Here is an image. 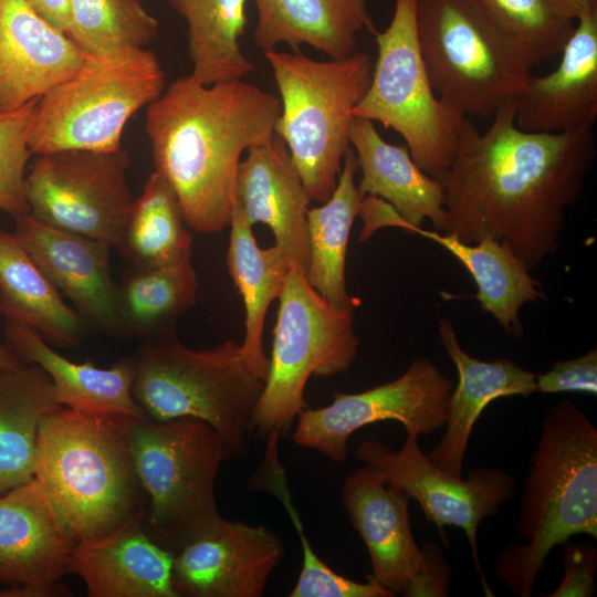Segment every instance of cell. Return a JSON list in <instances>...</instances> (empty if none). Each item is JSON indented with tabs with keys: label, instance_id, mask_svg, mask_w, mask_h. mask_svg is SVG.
Here are the masks:
<instances>
[{
	"label": "cell",
	"instance_id": "1",
	"mask_svg": "<svg viewBox=\"0 0 597 597\" xmlns=\"http://www.w3.org/2000/svg\"><path fill=\"white\" fill-rule=\"evenodd\" d=\"M515 100L480 132L467 117L449 167L432 176L444 193L442 233L492 238L528 270L557 253L565 211L580 197L597 148L593 129L534 133L514 121Z\"/></svg>",
	"mask_w": 597,
	"mask_h": 597
},
{
	"label": "cell",
	"instance_id": "2",
	"mask_svg": "<svg viewBox=\"0 0 597 597\" xmlns=\"http://www.w3.org/2000/svg\"><path fill=\"white\" fill-rule=\"evenodd\" d=\"M280 98L243 80L203 85L190 74L147 106L155 171L174 189L186 224L218 233L230 224L243 151L270 140Z\"/></svg>",
	"mask_w": 597,
	"mask_h": 597
},
{
	"label": "cell",
	"instance_id": "3",
	"mask_svg": "<svg viewBox=\"0 0 597 597\" xmlns=\"http://www.w3.org/2000/svg\"><path fill=\"white\" fill-rule=\"evenodd\" d=\"M516 532L525 544H509L493 573L520 597L533 595L552 549L574 535L597 538V429L573 401L551 406L531 454Z\"/></svg>",
	"mask_w": 597,
	"mask_h": 597
},
{
	"label": "cell",
	"instance_id": "4",
	"mask_svg": "<svg viewBox=\"0 0 597 597\" xmlns=\"http://www.w3.org/2000/svg\"><path fill=\"white\" fill-rule=\"evenodd\" d=\"M130 418L59 406L40 423L33 478L75 541L105 534L147 511L130 449Z\"/></svg>",
	"mask_w": 597,
	"mask_h": 597
},
{
	"label": "cell",
	"instance_id": "5",
	"mask_svg": "<svg viewBox=\"0 0 597 597\" xmlns=\"http://www.w3.org/2000/svg\"><path fill=\"white\" fill-rule=\"evenodd\" d=\"M263 53L280 94L274 133L285 142L311 201L324 203L350 148L352 111L368 88L374 61L360 51L327 61L301 51Z\"/></svg>",
	"mask_w": 597,
	"mask_h": 597
},
{
	"label": "cell",
	"instance_id": "6",
	"mask_svg": "<svg viewBox=\"0 0 597 597\" xmlns=\"http://www.w3.org/2000/svg\"><path fill=\"white\" fill-rule=\"evenodd\" d=\"M134 364L133 396L148 418L201 419L220 433L231 458L247 452L264 381L247 367L241 344L229 339L195 350L169 333L146 338Z\"/></svg>",
	"mask_w": 597,
	"mask_h": 597
},
{
	"label": "cell",
	"instance_id": "7",
	"mask_svg": "<svg viewBox=\"0 0 597 597\" xmlns=\"http://www.w3.org/2000/svg\"><path fill=\"white\" fill-rule=\"evenodd\" d=\"M129 441L148 500L145 528L174 554L221 519L214 484L230 451L212 426L191 417H132Z\"/></svg>",
	"mask_w": 597,
	"mask_h": 597
},
{
	"label": "cell",
	"instance_id": "8",
	"mask_svg": "<svg viewBox=\"0 0 597 597\" xmlns=\"http://www.w3.org/2000/svg\"><path fill=\"white\" fill-rule=\"evenodd\" d=\"M165 90V72L146 48L85 55L81 67L38 101L29 136L33 155L119 149L122 133Z\"/></svg>",
	"mask_w": 597,
	"mask_h": 597
},
{
	"label": "cell",
	"instance_id": "9",
	"mask_svg": "<svg viewBox=\"0 0 597 597\" xmlns=\"http://www.w3.org/2000/svg\"><path fill=\"white\" fill-rule=\"evenodd\" d=\"M355 310L327 302L305 274L291 265L279 296L269 374L252 413L251 430L261 438L286 433L307 407L304 390L308 379L349 369L359 346Z\"/></svg>",
	"mask_w": 597,
	"mask_h": 597
},
{
	"label": "cell",
	"instance_id": "10",
	"mask_svg": "<svg viewBox=\"0 0 597 597\" xmlns=\"http://www.w3.org/2000/svg\"><path fill=\"white\" fill-rule=\"evenodd\" d=\"M417 4L395 0L389 25L375 31L377 59L352 116L398 133L416 164L436 176L451 164L467 117L433 91L419 45Z\"/></svg>",
	"mask_w": 597,
	"mask_h": 597
},
{
	"label": "cell",
	"instance_id": "11",
	"mask_svg": "<svg viewBox=\"0 0 597 597\" xmlns=\"http://www.w3.org/2000/svg\"><path fill=\"white\" fill-rule=\"evenodd\" d=\"M417 29L433 91L465 117L492 118L532 74L467 0H418Z\"/></svg>",
	"mask_w": 597,
	"mask_h": 597
},
{
	"label": "cell",
	"instance_id": "12",
	"mask_svg": "<svg viewBox=\"0 0 597 597\" xmlns=\"http://www.w3.org/2000/svg\"><path fill=\"white\" fill-rule=\"evenodd\" d=\"M129 154L64 149L35 155L25 176L30 214L51 227L118 248L134 199Z\"/></svg>",
	"mask_w": 597,
	"mask_h": 597
},
{
	"label": "cell",
	"instance_id": "13",
	"mask_svg": "<svg viewBox=\"0 0 597 597\" xmlns=\"http://www.w3.org/2000/svg\"><path fill=\"white\" fill-rule=\"evenodd\" d=\"M453 383L428 358H416L398 378L357 394L334 392L332 404L304 408L293 441L334 462L348 453V439L359 428L385 420L407 433L431 434L446 425Z\"/></svg>",
	"mask_w": 597,
	"mask_h": 597
},
{
	"label": "cell",
	"instance_id": "14",
	"mask_svg": "<svg viewBox=\"0 0 597 597\" xmlns=\"http://www.w3.org/2000/svg\"><path fill=\"white\" fill-rule=\"evenodd\" d=\"M418 436L407 433L400 450H392L377 439H367L356 449V457L375 469L383 479L404 489L422 509L427 520L442 532L444 525L464 531L472 558L491 593L481 569L478 548L480 523L499 513L500 507L516 492L512 475L499 468L473 469L465 479L433 464L418 443Z\"/></svg>",
	"mask_w": 597,
	"mask_h": 597
},
{
	"label": "cell",
	"instance_id": "15",
	"mask_svg": "<svg viewBox=\"0 0 597 597\" xmlns=\"http://www.w3.org/2000/svg\"><path fill=\"white\" fill-rule=\"evenodd\" d=\"M75 538L41 483L30 481L0 495V596H65Z\"/></svg>",
	"mask_w": 597,
	"mask_h": 597
},
{
	"label": "cell",
	"instance_id": "16",
	"mask_svg": "<svg viewBox=\"0 0 597 597\" xmlns=\"http://www.w3.org/2000/svg\"><path fill=\"white\" fill-rule=\"evenodd\" d=\"M284 553L271 528L221 516L172 554V584L179 597H260Z\"/></svg>",
	"mask_w": 597,
	"mask_h": 597
},
{
	"label": "cell",
	"instance_id": "17",
	"mask_svg": "<svg viewBox=\"0 0 597 597\" xmlns=\"http://www.w3.org/2000/svg\"><path fill=\"white\" fill-rule=\"evenodd\" d=\"M247 151L237 171L233 210L252 227L266 224L275 245L305 274L311 199L286 144L274 133L270 140Z\"/></svg>",
	"mask_w": 597,
	"mask_h": 597
},
{
	"label": "cell",
	"instance_id": "18",
	"mask_svg": "<svg viewBox=\"0 0 597 597\" xmlns=\"http://www.w3.org/2000/svg\"><path fill=\"white\" fill-rule=\"evenodd\" d=\"M555 70L531 74L515 100V125L534 133L593 129L597 119V8L582 14Z\"/></svg>",
	"mask_w": 597,
	"mask_h": 597
},
{
	"label": "cell",
	"instance_id": "19",
	"mask_svg": "<svg viewBox=\"0 0 597 597\" xmlns=\"http://www.w3.org/2000/svg\"><path fill=\"white\" fill-rule=\"evenodd\" d=\"M341 498L350 524L367 547L369 576L395 595H401L425 568L422 549L410 527L411 498L368 465L346 478Z\"/></svg>",
	"mask_w": 597,
	"mask_h": 597
},
{
	"label": "cell",
	"instance_id": "20",
	"mask_svg": "<svg viewBox=\"0 0 597 597\" xmlns=\"http://www.w3.org/2000/svg\"><path fill=\"white\" fill-rule=\"evenodd\" d=\"M14 235L55 289L102 328L122 329L111 245L45 224L30 213L15 218Z\"/></svg>",
	"mask_w": 597,
	"mask_h": 597
},
{
	"label": "cell",
	"instance_id": "21",
	"mask_svg": "<svg viewBox=\"0 0 597 597\" xmlns=\"http://www.w3.org/2000/svg\"><path fill=\"white\" fill-rule=\"evenodd\" d=\"M146 512L96 537L76 541L69 573L86 584L90 597H179L172 584V553L144 525Z\"/></svg>",
	"mask_w": 597,
	"mask_h": 597
},
{
	"label": "cell",
	"instance_id": "22",
	"mask_svg": "<svg viewBox=\"0 0 597 597\" xmlns=\"http://www.w3.org/2000/svg\"><path fill=\"white\" fill-rule=\"evenodd\" d=\"M84 59L27 0H0V113L40 98L74 74Z\"/></svg>",
	"mask_w": 597,
	"mask_h": 597
},
{
	"label": "cell",
	"instance_id": "23",
	"mask_svg": "<svg viewBox=\"0 0 597 597\" xmlns=\"http://www.w3.org/2000/svg\"><path fill=\"white\" fill-rule=\"evenodd\" d=\"M349 144L362 171L357 185L360 196L380 198L395 209L388 227L421 228L429 220L434 230H443L442 186L416 164L406 145L386 142L374 122L358 116L350 119Z\"/></svg>",
	"mask_w": 597,
	"mask_h": 597
},
{
	"label": "cell",
	"instance_id": "24",
	"mask_svg": "<svg viewBox=\"0 0 597 597\" xmlns=\"http://www.w3.org/2000/svg\"><path fill=\"white\" fill-rule=\"evenodd\" d=\"M438 332L455 365L458 384L449 396L444 434L426 455L440 469L462 476L470 436L483 409L498 398L534 394L535 374L506 358L484 362L470 356L461 347L449 318L439 321Z\"/></svg>",
	"mask_w": 597,
	"mask_h": 597
},
{
	"label": "cell",
	"instance_id": "25",
	"mask_svg": "<svg viewBox=\"0 0 597 597\" xmlns=\"http://www.w3.org/2000/svg\"><path fill=\"white\" fill-rule=\"evenodd\" d=\"M8 347L24 363L40 366L50 377L56 401L76 410L147 417L133 396L134 358L108 368L74 363L55 352L35 331L6 320Z\"/></svg>",
	"mask_w": 597,
	"mask_h": 597
},
{
	"label": "cell",
	"instance_id": "26",
	"mask_svg": "<svg viewBox=\"0 0 597 597\" xmlns=\"http://www.w3.org/2000/svg\"><path fill=\"white\" fill-rule=\"evenodd\" d=\"M255 45L263 52L286 44L292 52L310 45L329 59L356 52L362 31L375 33L366 0H254Z\"/></svg>",
	"mask_w": 597,
	"mask_h": 597
},
{
	"label": "cell",
	"instance_id": "27",
	"mask_svg": "<svg viewBox=\"0 0 597 597\" xmlns=\"http://www.w3.org/2000/svg\"><path fill=\"white\" fill-rule=\"evenodd\" d=\"M406 230L439 243L454 255L473 277L478 287L475 297L482 310L493 315L506 335L523 336L521 307L527 302L546 301L547 294L506 245L492 238L464 243L453 234L422 227Z\"/></svg>",
	"mask_w": 597,
	"mask_h": 597
},
{
	"label": "cell",
	"instance_id": "28",
	"mask_svg": "<svg viewBox=\"0 0 597 597\" xmlns=\"http://www.w3.org/2000/svg\"><path fill=\"white\" fill-rule=\"evenodd\" d=\"M0 312L39 333L48 343L73 347L83 321L32 260L14 233L0 229Z\"/></svg>",
	"mask_w": 597,
	"mask_h": 597
},
{
	"label": "cell",
	"instance_id": "29",
	"mask_svg": "<svg viewBox=\"0 0 597 597\" xmlns=\"http://www.w3.org/2000/svg\"><path fill=\"white\" fill-rule=\"evenodd\" d=\"M226 255L229 274L244 305L243 360L250 371L265 381L270 359L263 348V331L270 304L279 298L291 262L276 247L260 248L250 226L233 210Z\"/></svg>",
	"mask_w": 597,
	"mask_h": 597
},
{
	"label": "cell",
	"instance_id": "30",
	"mask_svg": "<svg viewBox=\"0 0 597 597\" xmlns=\"http://www.w3.org/2000/svg\"><path fill=\"white\" fill-rule=\"evenodd\" d=\"M357 171L356 155L350 147L332 196L307 213L310 261L305 277L323 298L337 307L357 308L362 303L348 294L345 277L349 234L364 198L355 184Z\"/></svg>",
	"mask_w": 597,
	"mask_h": 597
},
{
	"label": "cell",
	"instance_id": "31",
	"mask_svg": "<svg viewBox=\"0 0 597 597\" xmlns=\"http://www.w3.org/2000/svg\"><path fill=\"white\" fill-rule=\"evenodd\" d=\"M59 406L40 366L0 370V495L34 476L40 423Z\"/></svg>",
	"mask_w": 597,
	"mask_h": 597
},
{
	"label": "cell",
	"instance_id": "32",
	"mask_svg": "<svg viewBox=\"0 0 597 597\" xmlns=\"http://www.w3.org/2000/svg\"><path fill=\"white\" fill-rule=\"evenodd\" d=\"M187 23L190 75L200 84L243 80L254 69L240 38L248 0H168Z\"/></svg>",
	"mask_w": 597,
	"mask_h": 597
},
{
	"label": "cell",
	"instance_id": "33",
	"mask_svg": "<svg viewBox=\"0 0 597 597\" xmlns=\"http://www.w3.org/2000/svg\"><path fill=\"white\" fill-rule=\"evenodd\" d=\"M197 291L191 256L138 268L118 290L122 329L145 338L175 333L177 321L196 303Z\"/></svg>",
	"mask_w": 597,
	"mask_h": 597
},
{
	"label": "cell",
	"instance_id": "34",
	"mask_svg": "<svg viewBox=\"0 0 597 597\" xmlns=\"http://www.w3.org/2000/svg\"><path fill=\"white\" fill-rule=\"evenodd\" d=\"M186 226L174 189L154 171L134 199L117 250L138 268L179 262L191 256L192 235Z\"/></svg>",
	"mask_w": 597,
	"mask_h": 597
},
{
	"label": "cell",
	"instance_id": "35",
	"mask_svg": "<svg viewBox=\"0 0 597 597\" xmlns=\"http://www.w3.org/2000/svg\"><path fill=\"white\" fill-rule=\"evenodd\" d=\"M530 71L561 53L574 22L548 0H467Z\"/></svg>",
	"mask_w": 597,
	"mask_h": 597
},
{
	"label": "cell",
	"instance_id": "36",
	"mask_svg": "<svg viewBox=\"0 0 597 597\" xmlns=\"http://www.w3.org/2000/svg\"><path fill=\"white\" fill-rule=\"evenodd\" d=\"M158 29V20L142 0H71L66 35L84 55H92L119 48H146Z\"/></svg>",
	"mask_w": 597,
	"mask_h": 597
},
{
	"label": "cell",
	"instance_id": "37",
	"mask_svg": "<svg viewBox=\"0 0 597 597\" xmlns=\"http://www.w3.org/2000/svg\"><path fill=\"white\" fill-rule=\"evenodd\" d=\"M38 101L0 113V210L14 219L30 213L24 180L25 166L33 155L29 136Z\"/></svg>",
	"mask_w": 597,
	"mask_h": 597
},
{
	"label": "cell",
	"instance_id": "38",
	"mask_svg": "<svg viewBox=\"0 0 597 597\" xmlns=\"http://www.w3.org/2000/svg\"><path fill=\"white\" fill-rule=\"evenodd\" d=\"M286 509L298 534L302 546V568L290 597H394L395 594L367 575L366 583H358L337 574L316 554L306 538L300 516L289 491L277 496Z\"/></svg>",
	"mask_w": 597,
	"mask_h": 597
},
{
	"label": "cell",
	"instance_id": "39",
	"mask_svg": "<svg viewBox=\"0 0 597 597\" xmlns=\"http://www.w3.org/2000/svg\"><path fill=\"white\" fill-rule=\"evenodd\" d=\"M535 392L555 394L566 391L597 394V349L585 355L551 364L548 371L535 374Z\"/></svg>",
	"mask_w": 597,
	"mask_h": 597
},
{
	"label": "cell",
	"instance_id": "40",
	"mask_svg": "<svg viewBox=\"0 0 597 597\" xmlns=\"http://www.w3.org/2000/svg\"><path fill=\"white\" fill-rule=\"evenodd\" d=\"M562 551L564 576L559 586L545 597H591L595 591L597 548L589 542L565 541Z\"/></svg>",
	"mask_w": 597,
	"mask_h": 597
},
{
	"label": "cell",
	"instance_id": "41",
	"mask_svg": "<svg viewBox=\"0 0 597 597\" xmlns=\"http://www.w3.org/2000/svg\"><path fill=\"white\" fill-rule=\"evenodd\" d=\"M423 570L406 587L404 597H446L450 591L451 567L441 548L431 542L422 544Z\"/></svg>",
	"mask_w": 597,
	"mask_h": 597
},
{
	"label": "cell",
	"instance_id": "42",
	"mask_svg": "<svg viewBox=\"0 0 597 597\" xmlns=\"http://www.w3.org/2000/svg\"><path fill=\"white\" fill-rule=\"evenodd\" d=\"M50 25L66 34L70 27L71 0H27Z\"/></svg>",
	"mask_w": 597,
	"mask_h": 597
},
{
	"label": "cell",
	"instance_id": "43",
	"mask_svg": "<svg viewBox=\"0 0 597 597\" xmlns=\"http://www.w3.org/2000/svg\"><path fill=\"white\" fill-rule=\"evenodd\" d=\"M555 12L575 22L582 14L597 8V0H548Z\"/></svg>",
	"mask_w": 597,
	"mask_h": 597
},
{
	"label": "cell",
	"instance_id": "44",
	"mask_svg": "<svg viewBox=\"0 0 597 597\" xmlns=\"http://www.w3.org/2000/svg\"><path fill=\"white\" fill-rule=\"evenodd\" d=\"M25 365L8 346L0 345V370H18Z\"/></svg>",
	"mask_w": 597,
	"mask_h": 597
}]
</instances>
